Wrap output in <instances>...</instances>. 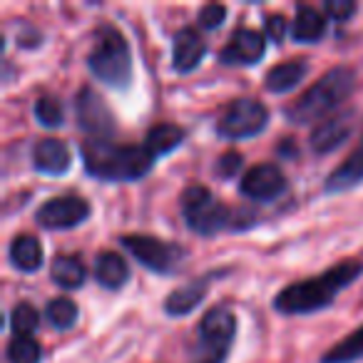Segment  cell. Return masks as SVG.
<instances>
[{
    "instance_id": "17",
    "label": "cell",
    "mask_w": 363,
    "mask_h": 363,
    "mask_svg": "<svg viewBox=\"0 0 363 363\" xmlns=\"http://www.w3.org/2000/svg\"><path fill=\"white\" fill-rule=\"evenodd\" d=\"M358 184H363V132L358 147L346 157L343 164H338L331 174L326 177L323 192L326 194H343L348 189H356Z\"/></svg>"
},
{
    "instance_id": "25",
    "label": "cell",
    "mask_w": 363,
    "mask_h": 363,
    "mask_svg": "<svg viewBox=\"0 0 363 363\" xmlns=\"http://www.w3.org/2000/svg\"><path fill=\"white\" fill-rule=\"evenodd\" d=\"M45 318L50 321L52 328L67 331V328H72L77 323V303L67 296L52 298V301H48V306H45Z\"/></svg>"
},
{
    "instance_id": "22",
    "label": "cell",
    "mask_w": 363,
    "mask_h": 363,
    "mask_svg": "<svg viewBox=\"0 0 363 363\" xmlns=\"http://www.w3.org/2000/svg\"><path fill=\"white\" fill-rule=\"evenodd\" d=\"M182 142H184V130L177 125H169V122H162V125H155L147 132L142 145L150 150V155L155 160H162L169 152H174L177 147H182Z\"/></svg>"
},
{
    "instance_id": "3",
    "label": "cell",
    "mask_w": 363,
    "mask_h": 363,
    "mask_svg": "<svg viewBox=\"0 0 363 363\" xmlns=\"http://www.w3.org/2000/svg\"><path fill=\"white\" fill-rule=\"evenodd\" d=\"M182 217L194 234L212 239L222 232H244L259 222L257 214L222 204L204 184H189L179 197Z\"/></svg>"
},
{
    "instance_id": "21",
    "label": "cell",
    "mask_w": 363,
    "mask_h": 363,
    "mask_svg": "<svg viewBox=\"0 0 363 363\" xmlns=\"http://www.w3.org/2000/svg\"><path fill=\"white\" fill-rule=\"evenodd\" d=\"M326 18L311 6L296 8V18H294L291 35L296 43H318L326 35Z\"/></svg>"
},
{
    "instance_id": "19",
    "label": "cell",
    "mask_w": 363,
    "mask_h": 363,
    "mask_svg": "<svg viewBox=\"0 0 363 363\" xmlns=\"http://www.w3.org/2000/svg\"><path fill=\"white\" fill-rule=\"evenodd\" d=\"M11 264L23 274H35L43 267V244L30 234H18L8 247Z\"/></svg>"
},
{
    "instance_id": "15",
    "label": "cell",
    "mask_w": 363,
    "mask_h": 363,
    "mask_svg": "<svg viewBox=\"0 0 363 363\" xmlns=\"http://www.w3.org/2000/svg\"><path fill=\"white\" fill-rule=\"evenodd\" d=\"M207 55V43L197 28H182L172 40V67L182 75H189L199 67Z\"/></svg>"
},
{
    "instance_id": "28",
    "label": "cell",
    "mask_w": 363,
    "mask_h": 363,
    "mask_svg": "<svg viewBox=\"0 0 363 363\" xmlns=\"http://www.w3.org/2000/svg\"><path fill=\"white\" fill-rule=\"evenodd\" d=\"M33 115H35V120L40 122L43 127H60L62 122H65V110H62L60 102L50 95L38 97L35 105H33Z\"/></svg>"
},
{
    "instance_id": "14",
    "label": "cell",
    "mask_w": 363,
    "mask_h": 363,
    "mask_svg": "<svg viewBox=\"0 0 363 363\" xmlns=\"http://www.w3.org/2000/svg\"><path fill=\"white\" fill-rule=\"evenodd\" d=\"M217 277H219V272L204 274V277H197V279H192V281L182 284V286L174 289V291H169V296L164 298V313L167 316H174V318L192 313L194 308L207 298L209 289H212V284L217 281Z\"/></svg>"
},
{
    "instance_id": "32",
    "label": "cell",
    "mask_w": 363,
    "mask_h": 363,
    "mask_svg": "<svg viewBox=\"0 0 363 363\" xmlns=\"http://www.w3.org/2000/svg\"><path fill=\"white\" fill-rule=\"evenodd\" d=\"M289 33V26H286V18L284 16H269L267 18V35L272 38L274 43H281Z\"/></svg>"
},
{
    "instance_id": "6",
    "label": "cell",
    "mask_w": 363,
    "mask_h": 363,
    "mask_svg": "<svg viewBox=\"0 0 363 363\" xmlns=\"http://www.w3.org/2000/svg\"><path fill=\"white\" fill-rule=\"evenodd\" d=\"M237 336V316L229 306H214L197 326V346L189 363H224Z\"/></svg>"
},
{
    "instance_id": "30",
    "label": "cell",
    "mask_w": 363,
    "mask_h": 363,
    "mask_svg": "<svg viewBox=\"0 0 363 363\" xmlns=\"http://www.w3.org/2000/svg\"><path fill=\"white\" fill-rule=\"evenodd\" d=\"M242 164H244L242 155H237V152H227V155L219 157L217 174L222 177V179H234V177L239 174V169H242Z\"/></svg>"
},
{
    "instance_id": "13",
    "label": "cell",
    "mask_w": 363,
    "mask_h": 363,
    "mask_svg": "<svg viewBox=\"0 0 363 363\" xmlns=\"http://www.w3.org/2000/svg\"><path fill=\"white\" fill-rule=\"evenodd\" d=\"M264 52H267V40L262 33L252 30V28H239L224 45L219 60L224 65H257Z\"/></svg>"
},
{
    "instance_id": "11",
    "label": "cell",
    "mask_w": 363,
    "mask_h": 363,
    "mask_svg": "<svg viewBox=\"0 0 363 363\" xmlns=\"http://www.w3.org/2000/svg\"><path fill=\"white\" fill-rule=\"evenodd\" d=\"M239 192L254 202H274L286 192V177L272 162H264L244 172L239 182Z\"/></svg>"
},
{
    "instance_id": "5",
    "label": "cell",
    "mask_w": 363,
    "mask_h": 363,
    "mask_svg": "<svg viewBox=\"0 0 363 363\" xmlns=\"http://www.w3.org/2000/svg\"><path fill=\"white\" fill-rule=\"evenodd\" d=\"M87 70L95 80L112 90H125L132 85L135 65L127 38L115 26H100L95 33V43L87 55Z\"/></svg>"
},
{
    "instance_id": "1",
    "label": "cell",
    "mask_w": 363,
    "mask_h": 363,
    "mask_svg": "<svg viewBox=\"0 0 363 363\" xmlns=\"http://www.w3.org/2000/svg\"><path fill=\"white\" fill-rule=\"evenodd\" d=\"M361 259H346L318 277H308L303 281L284 286L274 296V311H279L281 316H311L316 311H323L336 301L338 294L346 291L356 279H361Z\"/></svg>"
},
{
    "instance_id": "2",
    "label": "cell",
    "mask_w": 363,
    "mask_h": 363,
    "mask_svg": "<svg viewBox=\"0 0 363 363\" xmlns=\"http://www.w3.org/2000/svg\"><path fill=\"white\" fill-rule=\"evenodd\" d=\"M155 162L145 145H117L112 140L82 142L85 172L102 182H140L155 169Z\"/></svg>"
},
{
    "instance_id": "23",
    "label": "cell",
    "mask_w": 363,
    "mask_h": 363,
    "mask_svg": "<svg viewBox=\"0 0 363 363\" xmlns=\"http://www.w3.org/2000/svg\"><path fill=\"white\" fill-rule=\"evenodd\" d=\"M50 279L60 289H80L87 279V269H85V264H82L80 257L65 254V257H57L55 262H52Z\"/></svg>"
},
{
    "instance_id": "8",
    "label": "cell",
    "mask_w": 363,
    "mask_h": 363,
    "mask_svg": "<svg viewBox=\"0 0 363 363\" xmlns=\"http://www.w3.org/2000/svg\"><path fill=\"white\" fill-rule=\"evenodd\" d=\"M269 125V110L264 102L254 97H237L232 100L217 120V135L227 142H239L257 137Z\"/></svg>"
},
{
    "instance_id": "10",
    "label": "cell",
    "mask_w": 363,
    "mask_h": 363,
    "mask_svg": "<svg viewBox=\"0 0 363 363\" xmlns=\"http://www.w3.org/2000/svg\"><path fill=\"white\" fill-rule=\"evenodd\" d=\"M92 214V207L87 199L82 197H52L35 212L38 227L48 229V232H60V229H75L85 224Z\"/></svg>"
},
{
    "instance_id": "27",
    "label": "cell",
    "mask_w": 363,
    "mask_h": 363,
    "mask_svg": "<svg viewBox=\"0 0 363 363\" xmlns=\"http://www.w3.org/2000/svg\"><path fill=\"white\" fill-rule=\"evenodd\" d=\"M40 326V313L33 303L21 301L13 306L11 311V331L13 336H30L35 328Z\"/></svg>"
},
{
    "instance_id": "20",
    "label": "cell",
    "mask_w": 363,
    "mask_h": 363,
    "mask_svg": "<svg viewBox=\"0 0 363 363\" xmlns=\"http://www.w3.org/2000/svg\"><path fill=\"white\" fill-rule=\"evenodd\" d=\"M95 279L102 289L117 291L127 284L130 279V264L115 252H102L95 262Z\"/></svg>"
},
{
    "instance_id": "31",
    "label": "cell",
    "mask_w": 363,
    "mask_h": 363,
    "mask_svg": "<svg viewBox=\"0 0 363 363\" xmlns=\"http://www.w3.org/2000/svg\"><path fill=\"white\" fill-rule=\"evenodd\" d=\"M323 11H326V16L331 18V21L346 23L348 18L356 13V3H353V0H328L326 6H323Z\"/></svg>"
},
{
    "instance_id": "4",
    "label": "cell",
    "mask_w": 363,
    "mask_h": 363,
    "mask_svg": "<svg viewBox=\"0 0 363 363\" xmlns=\"http://www.w3.org/2000/svg\"><path fill=\"white\" fill-rule=\"evenodd\" d=\"M353 90H356V72L346 65L331 67L308 90H303L298 100H294L284 110V115L291 125L323 122L328 112L338 110L353 95Z\"/></svg>"
},
{
    "instance_id": "18",
    "label": "cell",
    "mask_w": 363,
    "mask_h": 363,
    "mask_svg": "<svg viewBox=\"0 0 363 363\" xmlns=\"http://www.w3.org/2000/svg\"><path fill=\"white\" fill-rule=\"evenodd\" d=\"M308 75V60L306 57H294V60L279 62L264 77V85L274 95H286V92L296 90L301 80Z\"/></svg>"
},
{
    "instance_id": "24",
    "label": "cell",
    "mask_w": 363,
    "mask_h": 363,
    "mask_svg": "<svg viewBox=\"0 0 363 363\" xmlns=\"http://www.w3.org/2000/svg\"><path fill=\"white\" fill-rule=\"evenodd\" d=\"M363 361V326L351 331L346 338L331 346L321 356V363H358Z\"/></svg>"
},
{
    "instance_id": "7",
    "label": "cell",
    "mask_w": 363,
    "mask_h": 363,
    "mask_svg": "<svg viewBox=\"0 0 363 363\" xmlns=\"http://www.w3.org/2000/svg\"><path fill=\"white\" fill-rule=\"evenodd\" d=\"M120 244L147 272L160 274V277L177 274L182 269V264H184V259H187V249L184 247L167 242V239L150 237V234H125V237H120Z\"/></svg>"
},
{
    "instance_id": "12",
    "label": "cell",
    "mask_w": 363,
    "mask_h": 363,
    "mask_svg": "<svg viewBox=\"0 0 363 363\" xmlns=\"http://www.w3.org/2000/svg\"><path fill=\"white\" fill-rule=\"evenodd\" d=\"M353 117H356L353 110H343V112H338V115L326 117L323 122H318L311 132V140H308L311 150L316 152V155H328V152L338 150V147L351 137L353 125H356Z\"/></svg>"
},
{
    "instance_id": "29",
    "label": "cell",
    "mask_w": 363,
    "mask_h": 363,
    "mask_svg": "<svg viewBox=\"0 0 363 363\" xmlns=\"http://www.w3.org/2000/svg\"><path fill=\"white\" fill-rule=\"evenodd\" d=\"M224 21H227V8L219 6V3H209V6H204L202 11H199V28H204V30H217V28L224 26Z\"/></svg>"
},
{
    "instance_id": "9",
    "label": "cell",
    "mask_w": 363,
    "mask_h": 363,
    "mask_svg": "<svg viewBox=\"0 0 363 363\" xmlns=\"http://www.w3.org/2000/svg\"><path fill=\"white\" fill-rule=\"evenodd\" d=\"M77 127L87 135V140H112L117 132L115 115L110 105L97 95L92 87H82L75 97Z\"/></svg>"
},
{
    "instance_id": "16",
    "label": "cell",
    "mask_w": 363,
    "mask_h": 363,
    "mask_svg": "<svg viewBox=\"0 0 363 363\" xmlns=\"http://www.w3.org/2000/svg\"><path fill=\"white\" fill-rule=\"evenodd\" d=\"M72 164V152L57 137H45L33 147V167H35L40 174L48 177H60L70 169Z\"/></svg>"
},
{
    "instance_id": "26",
    "label": "cell",
    "mask_w": 363,
    "mask_h": 363,
    "mask_svg": "<svg viewBox=\"0 0 363 363\" xmlns=\"http://www.w3.org/2000/svg\"><path fill=\"white\" fill-rule=\"evenodd\" d=\"M8 363H40L43 361V348L35 338L30 336H13L8 341Z\"/></svg>"
}]
</instances>
